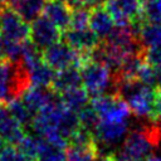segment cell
<instances>
[{
  "label": "cell",
  "instance_id": "cell-1",
  "mask_svg": "<svg viewBox=\"0 0 161 161\" xmlns=\"http://www.w3.org/2000/svg\"><path fill=\"white\" fill-rule=\"evenodd\" d=\"M161 141V127L150 121L131 130L122 145L113 150L108 156L111 161H141L151 156L152 151Z\"/></svg>",
  "mask_w": 161,
  "mask_h": 161
},
{
  "label": "cell",
  "instance_id": "cell-2",
  "mask_svg": "<svg viewBox=\"0 0 161 161\" xmlns=\"http://www.w3.org/2000/svg\"><path fill=\"white\" fill-rule=\"evenodd\" d=\"M114 94L126 102L131 113L140 118H153L157 89L137 79H114Z\"/></svg>",
  "mask_w": 161,
  "mask_h": 161
},
{
  "label": "cell",
  "instance_id": "cell-3",
  "mask_svg": "<svg viewBox=\"0 0 161 161\" xmlns=\"http://www.w3.org/2000/svg\"><path fill=\"white\" fill-rule=\"evenodd\" d=\"M30 87L28 70L20 62L0 59V103L20 98Z\"/></svg>",
  "mask_w": 161,
  "mask_h": 161
},
{
  "label": "cell",
  "instance_id": "cell-4",
  "mask_svg": "<svg viewBox=\"0 0 161 161\" xmlns=\"http://www.w3.org/2000/svg\"><path fill=\"white\" fill-rule=\"evenodd\" d=\"M79 72L82 87L93 98L114 89V74L103 63L88 57L79 65Z\"/></svg>",
  "mask_w": 161,
  "mask_h": 161
},
{
  "label": "cell",
  "instance_id": "cell-5",
  "mask_svg": "<svg viewBox=\"0 0 161 161\" xmlns=\"http://www.w3.org/2000/svg\"><path fill=\"white\" fill-rule=\"evenodd\" d=\"M91 104L101 122H130L131 111L128 106L114 93L94 97Z\"/></svg>",
  "mask_w": 161,
  "mask_h": 161
},
{
  "label": "cell",
  "instance_id": "cell-6",
  "mask_svg": "<svg viewBox=\"0 0 161 161\" xmlns=\"http://www.w3.org/2000/svg\"><path fill=\"white\" fill-rule=\"evenodd\" d=\"M86 58L74 50L72 47H69L64 40H59L55 44L50 45L45 50H43V60L53 68L55 72L70 68V67H78L83 63Z\"/></svg>",
  "mask_w": 161,
  "mask_h": 161
},
{
  "label": "cell",
  "instance_id": "cell-7",
  "mask_svg": "<svg viewBox=\"0 0 161 161\" xmlns=\"http://www.w3.org/2000/svg\"><path fill=\"white\" fill-rule=\"evenodd\" d=\"M30 26L11 6H4L0 14V35L5 42L24 43L29 39Z\"/></svg>",
  "mask_w": 161,
  "mask_h": 161
},
{
  "label": "cell",
  "instance_id": "cell-8",
  "mask_svg": "<svg viewBox=\"0 0 161 161\" xmlns=\"http://www.w3.org/2000/svg\"><path fill=\"white\" fill-rule=\"evenodd\" d=\"M104 8L114 20L116 26H130L143 21L141 0H106Z\"/></svg>",
  "mask_w": 161,
  "mask_h": 161
},
{
  "label": "cell",
  "instance_id": "cell-9",
  "mask_svg": "<svg viewBox=\"0 0 161 161\" xmlns=\"http://www.w3.org/2000/svg\"><path fill=\"white\" fill-rule=\"evenodd\" d=\"M29 26H30L29 39L42 52L49 48L50 45L55 44L57 42H59L62 38V31L53 23H50L44 15L35 19Z\"/></svg>",
  "mask_w": 161,
  "mask_h": 161
},
{
  "label": "cell",
  "instance_id": "cell-10",
  "mask_svg": "<svg viewBox=\"0 0 161 161\" xmlns=\"http://www.w3.org/2000/svg\"><path fill=\"white\" fill-rule=\"evenodd\" d=\"M63 40L84 58H88L101 44L99 38L89 28H69L63 33Z\"/></svg>",
  "mask_w": 161,
  "mask_h": 161
},
{
  "label": "cell",
  "instance_id": "cell-11",
  "mask_svg": "<svg viewBox=\"0 0 161 161\" xmlns=\"http://www.w3.org/2000/svg\"><path fill=\"white\" fill-rule=\"evenodd\" d=\"M72 13L73 8L64 0H48L43 10V15L63 33L70 28Z\"/></svg>",
  "mask_w": 161,
  "mask_h": 161
},
{
  "label": "cell",
  "instance_id": "cell-12",
  "mask_svg": "<svg viewBox=\"0 0 161 161\" xmlns=\"http://www.w3.org/2000/svg\"><path fill=\"white\" fill-rule=\"evenodd\" d=\"M88 28L99 38V40H106L114 30L116 24L106 8L103 5H99L89 10Z\"/></svg>",
  "mask_w": 161,
  "mask_h": 161
},
{
  "label": "cell",
  "instance_id": "cell-13",
  "mask_svg": "<svg viewBox=\"0 0 161 161\" xmlns=\"http://www.w3.org/2000/svg\"><path fill=\"white\" fill-rule=\"evenodd\" d=\"M57 96L55 92H53L49 88H39V87H33L30 86L23 94L21 99L23 102L29 107V109L36 114L40 109H43L48 103L53 101V98Z\"/></svg>",
  "mask_w": 161,
  "mask_h": 161
},
{
  "label": "cell",
  "instance_id": "cell-14",
  "mask_svg": "<svg viewBox=\"0 0 161 161\" xmlns=\"http://www.w3.org/2000/svg\"><path fill=\"white\" fill-rule=\"evenodd\" d=\"M80 86H82V78H80L79 68L70 67L55 73L50 89L57 94H62L69 89H73Z\"/></svg>",
  "mask_w": 161,
  "mask_h": 161
},
{
  "label": "cell",
  "instance_id": "cell-15",
  "mask_svg": "<svg viewBox=\"0 0 161 161\" xmlns=\"http://www.w3.org/2000/svg\"><path fill=\"white\" fill-rule=\"evenodd\" d=\"M26 133L24 132V127L15 121L8 112L0 118V138L4 140L6 145H18Z\"/></svg>",
  "mask_w": 161,
  "mask_h": 161
},
{
  "label": "cell",
  "instance_id": "cell-16",
  "mask_svg": "<svg viewBox=\"0 0 161 161\" xmlns=\"http://www.w3.org/2000/svg\"><path fill=\"white\" fill-rule=\"evenodd\" d=\"M65 145L40 137L36 161H67Z\"/></svg>",
  "mask_w": 161,
  "mask_h": 161
},
{
  "label": "cell",
  "instance_id": "cell-17",
  "mask_svg": "<svg viewBox=\"0 0 161 161\" xmlns=\"http://www.w3.org/2000/svg\"><path fill=\"white\" fill-rule=\"evenodd\" d=\"M55 70L50 68L44 60L39 63L38 65L33 67L31 69L28 70L29 75V83L33 87H39V88H50L52 83L55 77Z\"/></svg>",
  "mask_w": 161,
  "mask_h": 161
},
{
  "label": "cell",
  "instance_id": "cell-18",
  "mask_svg": "<svg viewBox=\"0 0 161 161\" xmlns=\"http://www.w3.org/2000/svg\"><path fill=\"white\" fill-rule=\"evenodd\" d=\"M59 96H60V101H62L63 106L73 112L78 113L82 108L88 106L89 94L84 91L83 87H77V88L69 89Z\"/></svg>",
  "mask_w": 161,
  "mask_h": 161
},
{
  "label": "cell",
  "instance_id": "cell-19",
  "mask_svg": "<svg viewBox=\"0 0 161 161\" xmlns=\"http://www.w3.org/2000/svg\"><path fill=\"white\" fill-rule=\"evenodd\" d=\"M47 1L48 0H19L14 5V9L26 23H33L42 16Z\"/></svg>",
  "mask_w": 161,
  "mask_h": 161
},
{
  "label": "cell",
  "instance_id": "cell-20",
  "mask_svg": "<svg viewBox=\"0 0 161 161\" xmlns=\"http://www.w3.org/2000/svg\"><path fill=\"white\" fill-rule=\"evenodd\" d=\"M5 107H6L8 112H9V114L15 121H18L23 127L31 126L35 114L29 109V107L23 102L21 98L11 99L10 102H8L5 104Z\"/></svg>",
  "mask_w": 161,
  "mask_h": 161
},
{
  "label": "cell",
  "instance_id": "cell-21",
  "mask_svg": "<svg viewBox=\"0 0 161 161\" xmlns=\"http://www.w3.org/2000/svg\"><path fill=\"white\" fill-rule=\"evenodd\" d=\"M138 39L143 49L161 44V24L143 21L138 31Z\"/></svg>",
  "mask_w": 161,
  "mask_h": 161
},
{
  "label": "cell",
  "instance_id": "cell-22",
  "mask_svg": "<svg viewBox=\"0 0 161 161\" xmlns=\"http://www.w3.org/2000/svg\"><path fill=\"white\" fill-rule=\"evenodd\" d=\"M40 137L36 135H25L23 140L16 145V148L25 158V161H36Z\"/></svg>",
  "mask_w": 161,
  "mask_h": 161
},
{
  "label": "cell",
  "instance_id": "cell-23",
  "mask_svg": "<svg viewBox=\"0 0 161 161\" xmlns=\"http://www.w3.org/2000/svg\"><path fill=\"white\" fill-rule=\"evenodd\" d=\"M98 156L96 145L91 147H72L68 146L67 161H93Z\"/></svg>",
  "mask_w": 161,
  "mask_h": 161
},
{
  "label": "cell",
  "instance_id": "cell-24",
  "mask_svg": "<svg viewBox=\"0 0 161 161\" xmlns=\"http://www.w3.org/2000/svg\"><path fill=\"white\" fill-rule=\"evenodd\" d=\"M78 118H79L80 127H83V128H86L91 132H93L96 130V127L99 122L98 114L94 111V108L92 107V104H88L84 108H82L78 112Z\"/></svg>",
  "mask_w": 161,
  "mask_h": 161
},
{
  "label": "cell",
  "instance_id": "cell-25",
  "mask_svg": "<svg viewBox=\"0 0 161 161\" xmlns=\"http://www.w3.org/2000/svg\"><path fill=\"white\" fill-rule=\"evenodd\" d=\"M137 80L146 86L156 88L157 87V69L145 62L137 74Z\"/></svg>",
  "mask_w": 161,
  "mask_h": 161
},
{
  "label": "cell",
  "instance_id": "cell-26",
  "mask_svg": "<svg viewBox=\"0 0 161 161\" xmlns=\"http://www.w3.org/2000/svg\"><path fill=\"white\" fill-rule=\"evenodd\" d=\"M89 10L87 8L79 6V8H74L73 13H72V21H70V28H75V29H83V28H88V23H89Z\"/></svg>",
  "mask_w": 161,
  "mask_h": 161
},
{
  "label": "cell",
  "instance_id": "cell-27",
  "mask_svg": "<svg viewBox=\"0 0 161 161\" xmlns=\"http://www.w3.org/2000/svg\"><path fill=\"white\" fill-rule=\"evenodd\" d=\"M143 58L150 65L161 68V44L143 49Z\"/></svg>",
  "mask_w": 161,
  "mask_h": 161
},
{
  "label": "cell",
  "instance_id": "cell-28",
  "mask_svg": "<svg viewBox=\"0 0 161 161\" xmlns=\"http://www.w3.org/2000/svg\"><path fill=\"white\" fill-rule=\"evenodd\" d=\"M0 161H25L19 150L11 145H6L0 152Z\"/></svg>",
  "mask_w": 161,
  "mask_h": 161
},
{
  "label": "cell",
  "instance_id": "cell-29",
  "mask_svg": "<svg viewBox=\"0 0 161 161\" xmlns=\"http://www.w3.org/2000/svg\"><path fill=\"white\" fill-rule=\"evenodd\" d=\"M103 1H106V0H74L73 9L74 8H79V6H83V8H87V9H92V8L102 5Z\"/></svg>",
  "mask_w": 161,
  "mask_h": 161
},
{
  "label": "cell",
  "instance_id": "cell-30",
  "mask_svg": "<svg viewBox=\"0 0 161 161\" xmlns=\"http://www.w3.org/2000/svg\"><path fill=\"white\" fill-rule=\"evenodd\" d=\"M153 117L161 119V88L157 89V97H156V103H155Z\"/></svg>",
  "mask_w": 161,
  "mask_h": 161
},
{
  "label": "cell",
  "instance_id": "cell-31",
  "mask_svg": "<svg viewBox=\"0 0 161 161\" xmlns=\"http://www.w3.org/2000/svg\"><path fill=\"white\" fill-rule=\"evenodd\" d=\"M0 1L4 6H11V5H15L19 0H0Z\"/></svg>",
  "mask_w": 161,
  "mask_h": 161
},
{
  "label": "cell",
  "instance_id": "cell-32",
  "mask_svg": "<svg viewBox=\"0 0 161 161\" xmlns=\"http://www.w3.org/2000/svg\"><path fill=\"white\" fill-rule=\"evenodd\" d=\"M93 161H111L109 156H106V155H98Z\"/></svg>",
  "mask_w": 161,
  "mask_h": 161
},
{
  "label": "cell",
  "instance_id": "cell-33",
  "mask_svg": "<svg viewBox=\"0 0 161 161\" xmlns=\"http://www.w3.org/2000/svg\"><path fill=\"white\" fill-rule=\"evenodd\" d=\"M146 161H161V157L157 155H151L150 157L146 158Z\"/></svg>",
  "mask_w": 161,
  "mask_h": 161
},
{
  "label": "cell",
  "instance_id": "cell-34",
  "mask_svg": "<svg viewBox=\"0 0 161 161\" xmlns=\"http://www.w3.org/2000/svg\"><path fill=\"white\" fill-rule=\"evenodd\" d=\"M157 69V87L161 88V68H156Z\"/></svg>",
  "mask_w": 161,
  "mask_h": 161
},
{
  "label": "cell",
  "instance_id": "cell-35",
  "mask_svg": "<svg viewBox=\"0 0 161 161\" xmlns=\"http://www.w3.org/2000/svg\"><path fill=\"white\" fill-rule=\"evenodd\" d=\"M5 113H6V107H5V104H1V103H0V118H1Z\"/></svg>",
  "mask_w": 161,
  "mask_h": 161
},
{
  "label": "cell",
  "instance_id": "cell-36",
  "mask_svg": "<svg viewBox=\"0 0 161 161\" xmlns=\"http://www.w3.org/2000/svg\"><path fill=\"white\" fill-rule=\"evenodd\" d=\"M0 59H4L3 58V39H1V35H0Z\"/></svg>",
  "mask_w": 161,
  "mask_h": 161
},
{
  "label": "cell",
  "instance_id": "cell-37",
  "mask_svg": "<svg viewBox=\"0 0 161 161\" xmlns=\"http://www.w3.org/2000/svg\"><path fill=\"white\" fill-rule=\"evenodd\" d=\"M5 146H6V143L4 142V140H3V138H0V152L3 151V148H4Z\"/></svg>",
  "mask_w": 161,
  "mask_h": 161
},
{
  "label": "cell",
  "instance_id": "cell-38",
  "mask_svg": "<svg viewBox=\"0 0 161 161\" xmlns=\"http://www.w3.org/2000/svg\"><path fill=\"white\" fill-rule=\"evenodd\" d=\"M64 1H67V3L73 8V5H74V0H64Z\"/></svg>",
  "mask_w": 161,
  "mask_h": 161
},
{
  "label": "cell",
  "instance_id": "cell-39",
  "mask_svg": "<svg viewBox=\"0 0 161 161\" xmlns=\"http://www.w3.org/2000/svg\"><path fill=\"white\" fill-rule=\"evenodd\" d=\"M3 9H4V5L1 4V1H0V14H1V11H3Z\"/></svg>",
  "mask_w": 161,
  "mask_h": 161
},
{
  "label": "cell",
  "instance_id": "cell-40",
  "mask_svg": "<svg viewBox=\"0 0 161 161\" xmlns=\"http://www.w3.org/2000/svg\"><path fill=\"white\" fill-rule=\"evenodd\" d=\"M141 1H142V3H143V1H146V0H141Z\"/></svg>",
  "mask_w": 161,
  "mask_h": 161
},
{
  "label": "cell",
  "instance_id": "cell-41",
  "mask_svg": "<svg viewBox=\"0 0 161 161\" xmlns=\"http://www.w3.org/2000/svg\"><path fill=\"white\" fill-rule=\"evenodd\" d=\"M141 161H146V160H141Z\"/></svg>",
  "mask_w": 161,
  "mask_h": 161
},
{
  "label": "cell",
  "instance_id": "cell-42",
  "mask_svg": "<svg viewBox=\"0 0 161 161\" xmlns=\"http://www.w3.org/2000/svg\"><path fill=\"white\" fill-rule=\"evenodd\" d=\"M160 157H161V156H160Z\"/></svg>",
  "mask_w": 161,
  "mask_h": 161
}]
</instances>
